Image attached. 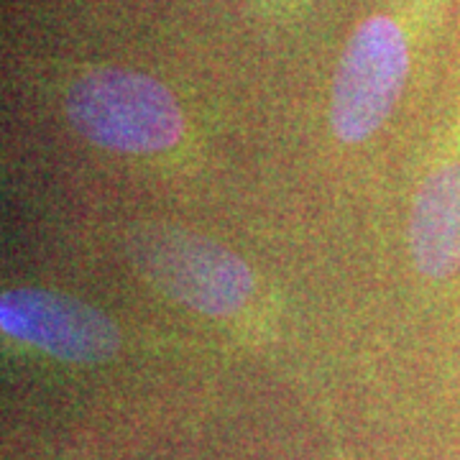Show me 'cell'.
<instances>
[{"label":"cell","mask_w":460,"mask_h":460,"mask_svg":"<svg viewBox=\"0 0 460 460\" xmlns=\"http://www.w3.org/2000/svg\"><path fill=\"white\" fill-rule=\"evenodd\" d=\"M66 118L84 141L120 154L166 151L184 136L177 98L159 80L120 66H100L72 84Z\"/></svg>","instance_id":"6da1fadb"},{"label":"cell","mask_w":460,"mask_h":460,"mask_svg":"<svg viewBox=\"0 0 460 460\" xmlns=\"http://www.w3.org/2000/svg\"><path fill=\"white\" fill-rule=\"evenodd\" d=\"M136 271L169 299L210 317L235 314L253 292V274L241 256L192 230L151 223L128 238Z\"/></svg>","instance_id":"7a4b0ae2"},{"label":"cell","mask_w":460,"mask_h":460,"mask_svg":"<svg viewBox=\"0 0 460 460\" xmlns=\"http://www.w3.org/2000/svg\"><path fill=\"white\" fill-rule=\"evenodd\" d=\"M410 49L392 18L363 21L335 69L330 123L345 144H358L384 126L404 90Z\"/></svg>","instance_id":"3957f363"},{"label":"cell","mask_w":460,"mask_h":460,"mask_svg":"<svg viewBox=\"0 0 460 460\" xmlns=\"http://www.w3.org/2000/svg\"><path fill=\"white\" fill-rule=\"evenodd\" d=\"M0 328L21 343L77 366L108 361L120 348L118 325L98 307L36 287L3 292Z\"/></svg>","instance_id":"277c9868"},{"label":"cell","mask_w":460,"mask_h":460,"mask_svg":"<svg viewBox=\"0 0 460 460\" xmlns=\"http://www.w3.org/2000/svg\"><path fill=\"white\" fill-rule=\"evenodd\" d=\"M411 261L428 279L460 271V164H445L422 181L410 217Z\"/></svg>","instance_id":"5b68a950"}]
</instances>
